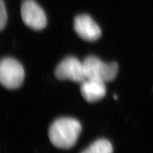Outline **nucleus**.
I'll return each mask as SVG.
<instances>
[{
    "instance_id": "39448f33",
    "label": "nucleus",
    "mask_w": 153,
    "mask_h": 153,
    "mask_svg": "<svg viewBox=\"0 0 153 153\" xmlns=\"http://www.w3.org/2000/svg\"><path fill=\"white\" fill-rule=\"evenodd\" d=\"M55 75L59 80H70L82 83L86 79L83 62L74 57H68L57 65Z\"/></svg>"
},
{
    "instance_id": "20e7f679",
    "label": "nucleus",
    "mask_w": 153,
    "mask_h": 153,
    "mask_svg": "<svg viewBox=\"0 0 153 153\" xmlns=\"http://www.w3.org/2000/svg\"><path fill=\"white\" fill-rule=\"evenodd\" d=\"M24 23L34 30H42L47 25V17L43 9L34 0H25L21 8Z\"/></svg>"
},
{
    "instance_id": "423d86ee",
    "label": "nucleus",
    "mask_w": 153,
    "mask_h": 153,
    "mask_svg": "<svg viewBox=\"0 0 153 153\" xmlns=\"http://www.w3.org/2000/svg\"><path fill=\"white\" fill-rule=\"evenodd\" d=\"M74 26L76 34L85 41H96L101 36V29L89 15L82 14L76 16Z\"/></svg>"
},
{
    "instance_id": "f03ea898",
    "label": "nucleus",
    "mask_w": 153,
    "mask_h": 153,
    "mask_svg": "<svg viewBox=\"0 0 153 153\" xmlns=\"http://www.w3.org/2000/svg\"><path fill=\"white\" fill-rule=\"evenodd\" d=\"M83 65L86 79L101 81L104 83L113 80L118 71V65L116 63H105L95 56L86 57Z\"/></svg>"
},
{
    "instance_id": "7ed1b4c3",
    "label": "nucleus",
    "mask_w": 153,
    "mask_h": 153,
    "mask_svg": "<svg viewBox=\"0 0 153 153\" xmlns=\"http://www.w3.org/2000/svg\"><path fill=\"white\" fill-rule=\"evenodd\" d=\"M25 79V70L19 62L6 57L0 63V82L4 88L15 89L20 87Z\"/></svg>"
},
{
    "instance_id": "f257e3e1",
    "label": "nucleus",
    "mask_w": 153,
    "mask_h": 153,
    "mask_svg": "<svg viewBox=\"0 0 153 153\" xmlns=\"http://www.w3.org/2000/svg\"><path fill=\"white\" fill-rule=\"evenodd\" d=\"M82 127L75 119L64 117L57 119L49 128L51 143L59 149H70L77 141Z\"/></svg>"
},
{
    "instance_id": "0eeeda50",
    "label": "nucleus",
    "mask_w": 153,
    "mask_h": 153,
    "mask_svg": "<svg viewBox=\"0 0 153 153\" xmlns=\"http://www.w3.org/2000/svg\"><path fill=\"white\" fill-rule=\"evenodd\" d=\"M80 84L81 94L88 102H97L106 94L105 83L101 81L86 79Z\"/></svg>"
},
{
    "instance_id": "1a4fd4ad",
    "label": "nucleus",
    "mask_w": 153,
    "mask_h": 153,
    "mask_svg": "<svg viewBox=\"0 0 153 153\" xmlns=\"http://www.w3.org/2000/svg\"><path fill=\"white\" fill-rule=\"evenodd\" d=\"M7 12L3 0H0V30L1 31L5 27L7 22Z\"/></svg>"
},
{
    "instance_id": "6e6552de",
    "label": "nucleus",
    "mask_w": 153,
    "mask_h": 153,
    "mask_svg": "<svg viewBox=\"0 0 153 153\" xmlns=\"http://www.w3.org/2000/svg\"><path fill=\"white\" fill-rule=\"evenodd\" d=\"M111 143L106 139H100L93 142L81 153H112Z\"/></svg>"
}]
</instances>
